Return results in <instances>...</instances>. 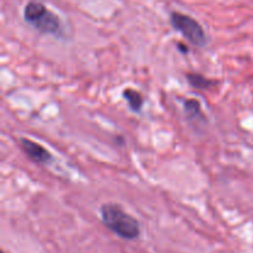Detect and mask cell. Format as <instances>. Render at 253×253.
<instances>
[{
	"mask_svg": "<svg viewBox=\"0 0 253 253\" xmlns=\"http://www.w3.org/2000/svg\"><path fill=\"white\" fill-rule=\"evenodd\" d=\"M101 222L106 229L124 240H136L141 234L140 222L126 212L118 203H105L99 209Z\"/></svg>",
	"mask_w": 253,
	"mask_h": 253,
	"instance_id": "cell-1",
	"label": "cell"
},
{
	"mask_svg": "<svg viewBox=\"0 0 253 253\" xmlns=\"http://www.w3.org/2000/svg\"><path fill=\"white\" fill-rule=\"evenodd\" d=\"M24 20L41 34L62 36V24L59 17L43 2L30 0L24 7Z\"/></svg>",
	"mask_w": 253,
	"mask_h": 253,
	"instance_id": "cell-2",
	"label": "cell"
},
{
	"mask_svg": "<svg viewBox=\"0 0 253 253\" xmlns=\"http://www.w3.org/2000/svg\"><path fill=\"white\" fill-rule=\"evenodd\" d=\"M170 25L175 31L182 34L192 44L197 47H205L208 43V36L204 27L194 17L179 11H172L169 16Z\"/></svg>",
	"mask_w": 253,
	"mask_h": 253,
	"instance_id": "cell-3",
	"label": "cell"
},
{
	"mask_svg": "<svg viewBox=\"0 0 253 253\" xmlns=\"http://www.w3.org/2000/svg\"><path fill=\"white\" fill-rule=\"evenodd\" d=\"M20 147L27 156V158L37 165H48L53 160V156L47 148L30 138H20Z\"/></svg>",
	"mask_w": 253,
	"mask_h": 253,
	"instance_id": "cell-4",
	"label": "cell"
},
{
	"mask_svg": "<svg viewBox=\"0 0 253 253\" xmlns=\"http://www.w3.org/2000/svg\"><path fill=\"white\" fill-rule=\"evenodd\" d=\"M183 108H184L185 118L189 123L195 124L199 126L200 124H207V119H205L204 114H203L202 105L197 99H187L183 103Z\"/></svg>",
	"mask_w": 253,
	"mask_h": 253,
	"instance_id": "cell-5",
	"label": "cell"
},
{
	"mask_svg": "<svg viewBox=\"0 0 253 253\" xmlns=\"http://www.w3.org/2000/svg\"><path fill=\"white\" fill-rule=\"evenodd\" d=\"M123 96L126 100V103H127L131 111H133V113H140L143 106V98L140 91L133 88H126L123 91Z\"/></svg>",
	"mask_w": 253,
	"mask_h": 253,
	"instance_id": "cell-6",
	"label": "cell"
},
{
	"mask_svg": "<svg viewBox=\"0 0 253 253\" xmlns=\"http://www.w3.org/2000/svg\"><path fill=\"white\" fill-rule=\"evenodd\" d=\"M187 81L193 88L200 89V90H208L216 84V82L207 78L200 73H187Z\"/></svg>",
	"mask_w": 253,
	"mask_h": 253,
	"instance_id": "cell-7",
	"label": "cell"
},
{
	"mask_svg": "<svg viewBox=\"0 0 253 253\" xmlns=\"http://www.w3.org/2000/svg\"><path fill=\"white\" fill-rule=\"evenodd\" d=\"M178 47H179V51L183 52V53H188V52H189V48H188V47L185 46V44L178 43Z\"/></svg>",
	"mask_w": 253,
	"mask_h": 253,
	"instance_id": "cell-8",
	"label": "cell"
},
{
	"mask_svg": "<svg viewBox=\"0 0 253 253\" xmlns=\"http://www.w3.org/2000/svg\"><path fill=\"white\" fill-rule=\"evenodd\" d=\"M2 253H5V252H2Z\"/></svg>",
	"mask_w": 253,
	"mask_h": 253,
	"instance_id": "cell-9",
	"label": "cell"
}]
</instances>
